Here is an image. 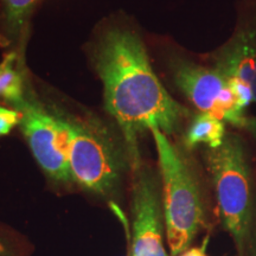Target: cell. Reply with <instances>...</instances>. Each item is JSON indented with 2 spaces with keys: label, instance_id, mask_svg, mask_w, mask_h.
I'll return each mask as SVG.
<instances>
[{
  "label": "cell",
  "instance_id": "6da1fadb",
  "mask_svg": "<svg viewBox=\"0 0 256 256\" xmlns=\"http://www.w3.org/2000/svg\"><path fill=\"white\" fill-rule=\"evenodd\" d=\"M95 66L104 83L106 110L120 126L136 162L138 134L156 128L170 136L188 116L156 78L142 40L133 32H106L96 46Z\"/></svg>",
  "mask_w": 256,
  "mask_h": 256
},
{
  "label": "cell",
  "instance_id": "7a4b0ae2",
  "mask_svg": "<svg viewBox=\"0 0 256 256\" xmlns=\"http://www.w3.org/2000/svg\"><path fill=\"white\" fill-rule=\"evenodd\" d=\"M162 180V206L172 256L188 249L203 223L204 211L196 178L180 152L162 130H151Z\"/></svg>",
  "mask_w": 256,
  "mask_h": 256
},
{
  "label": "cell",
  "instance_id": "3957f363",
  "mask_svg": "<svg viewBox=\"0 0 256 256\" xmlns=\"http://www.w3.org/2000/svg\"><path fill=\"white\" fill-rule=\"evenodd\" d=\"M206 159L223 226L242 255L250 235L252 200L250 174L241 138L226 136L220 147L208 150Z\"/></svg>",
  "mask_w": 256,
  "mask_h": 256
},
{
  "label": "cell",
  "instance_id": "277c9868",
  "mask_svg": "<svg viewBox=\"0 0 256 256\" xmlns=\"http://www.w3.org/2000/svg\"><path fill=\"white\" fill-rule=\"evenodd\" d=\"M57 114L68 133L72 179L95 194H110L122 170L120 151L110 133L96 120Z\"/></svg>",
  "mask_w": 256,
  "mask_h": 256
},
{
  "label": "cell",
  "instance_id": "5b68a950",
  "mask_svg": "<svg viewBox=\"0 0 256 256\" xmlns=\"http://www.w3.org/2000/svg\"><path fill=\"white\" fill-rule=\"evenodd\" d=\"M176 84L200 110L232 126L243 127L247 120L246 108L235 84L216 68L178 60L174 66Z\"/></svg>",
  "mask_w": 256,
  "mask_h": 256
},
{
  "label": "cell",
  "instance_id": "8992f818",
  "mask_svg": "<svg viewBox=\"0 0 256 256\" xmlns=\"http://www.w3.org/2000/svg\"><path fill=\"white\" fill-rule=\"evenodd\" d=\"M12 108L20 113L19 126L44 172L55 180H72L68 133L57 112L46 110L40 102L28 96Z\"/></svg>",
  "mask_w": 256,
  "mask_h": 256
},
{
  "label": "cell",
  "instance_id": "52a82bcc",
  "mask_svg": "<svg viewBox=\"0 0 256 256\" xmlns=\"http://www.w3.org/2000/svg\"><path fill=\"white\" fill-rule=\"evenodd\" d=\"M132 256H168L162 241V211L156 184L147 172H139L133 188Z\"/></svg>",
  "mask_w": 256,
  "mask_h": 256
},
{
  "label": "cell",
  "instance_id": "ba28073f",
  "mask_svg": "<svg viewBox=\"0 0 256 256\" xmlns=\"http://www.w3.org/2000/svg\"><path fill=\"white\" fill-rule=\"evenodd\" d=\"M214 68L235 84L247 106L256 104V30L238 32L217 55Z\"/></svg>",
  "mask_w": 256,
  "mask_h": 256
},
{
  "label": "cell",
  "instance_id": "9c48e42d",
  "mask_svg": "<svg viewBox=\"0 0 256 256\" xmlns=\"http://www.w3.org/2000/svg\"><path fill=\"white\" fill-rule=\"evenodd\" d=\"M226 122L208 113H200L194 118L185 133L184 142L188 148L206 145L217 148L226 138Z\"/></svg>",
  "mask_w": 256,
  "mask_h": 256
},
{
  "label": "cell",
  "instance_id": "30bf717a",
  "mask_svg": "<svg viewBox=\"0 0 256 256\" xmlns=\"http://www.w3.org/2000/svg\"><path fill=\"white\" fill-rule=\"evenodd\" d=\"M17 55L10 52L0 63V98L14 107L25 98L22 74L16 69Z\"/></svg>",
  "mask_w": 256,
  "mask_h": 256
},
{
  "label": "cell",
  "instance_id": "8fae6325",
  "mask_svg": "<svg viewBox=\"0 0 256 256\" xmlns=\"http://www.w3.org/2000/svg\"><path fill=\"white\" fill-rule=\"evenodd\" d=\"M38 0H2L6 26L10 34H18L26 26L28 17Z\"/></svg>",
  "mask_w": 256,
  "mask_h": 256
},
{
  "label": "cell",
  "instance_id": "7c38bea8",
  "mask_svg": "<svg viewBox=\"0 0 256 256\" xmlns=\"http://www.w3.org/2000/svg\"><path fill=\"white\" fill-rule=\"evenodd\" d=\"M22 115L17 110L0 106V136L11 132L14 126L20 122Z\"/></svg>",
  "mask_w": 256,
  "mask_h": 256
},
{
  "label": "cell",
  "instance_id": "4fadbf2b",
  "mask_svg": "<svg viewBox=\"0 0 256 256\" xmlns=\"http://www.w3.org/2000/svg\"><path fill=\"white\" fill-rule=\"evenodd\" d=\"M179 256H208L206 252V243L202 247H194L182 252Z\"/></svg>",
  "mask_w": 256,
  "mask_h": 256
},
{
  "label": "cell",
  "instance_id": "5bb4252c",
  "mask_svg": "<svg viewBox=\"0 0 256 256\" xmlns=\"http://www.w3.org/2000/svg\"><path fill=\"white\" fill-rule=\"evenodd\" d=\"M246 130L252 134V138L256 139V118H247L244 126Z\"/></svg>",
  "mask_w": 256,
  "mask_h": 256
},
{
  "label": "cell",
  "instance_id": "9a60e30c",
  "mask_svg": "<svg viewBox=\"0 0 256 256\" xmlns=\"http://www.w3.org/2000/svg\"><path fill=\"white\" fill-rule=\"evenodd\" d=\"M0 256H10V252L4 242L0 241Z\"/></svg>",
  "mask_w": 256,
  "mask_h": 256
},
{
  "label": "cell",
  "instance_id": "2e32d148",
  "mask_svg": "<svg viewBox=\"0 0 256 256\" xmlns=\"http://www.w3.org/2000/svg\"><path fill=\"white\" fill-rule=\"evenodd\" d=\"M8 44V40L0 34V46H6Z\"/></svg>",
  "mask_w": 256,
  "mask_h": 256
},
{
  "label": "cell",
  "instance_id": "e0dca14e",
  "mask_svg": "<svg viewBox=\"0 0 256 256\" xmlns=\"http://www.w3.org/2000/svg\"><path fill=\"white\" fill-rule=\"evenodd\" d=\"M255 256H256V246H255Z\"/></svg>",
  "mask_w": 256,
  "mask_h": 256
}]
</instances>
